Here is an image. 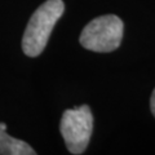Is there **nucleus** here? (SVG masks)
<instances>
[{
  "mask_svg": "<svg viewBox=\"0 0 155 155\" xmlns=\"http://www.w3.org/2000/svg\"><path fill=\"white\" fill-rule=\"evenodd\" d=\"M65 11L62 0H47L28 21L22 38V51L28 57H38L44 51L53 27Z\"/></svg>",
  "mask_w": 155,
  "mask_h": 155,
  "instance_id": "obj_1",
  "label": "nucleus"
},
{
  "mask_svg": "<svg viewBox=\"0 0 155 155\" xmlns=\"http://www.w3.org/2000/svg\"><path fill=\"white\" fill-rule=\"evenodd\" d=\"M150 109H151V113L155 116V89L153 91V94H151V98H150Z\"/></svg>",
  "mask_w": 155,
  "mask_h": 155,
  "instance_id": "obj_5",
  "label": "nucleus"
},
{
  "mask_svg": "<svg viewBox=\"0 0 155 155\" xmlns=\"http://www.w3.org/2000/svg\"><path fill=\"white\" fill-rule=\"evenodd\" d=\"M61 134L71 154H83L93 132V115L89 106L83 105L66 110L61 118Z\"/></svg>",
  "mask_w": 155,
  "mask_h": 155,
  "instance_id": "obj_3",
  "label": "nucleus"
},
{
  "mask_svg": "<svg viewBox=\"0 0 155 155\" xmlns=\"http://www.w3.org/2000/svg\"><path fill=\"white\" fill-rule=\"evenodd\" d=\"M36 151L22 140L7 133V124L0 123V155H35Z\"/></svg>",
  "mask_w": 155,
  "mask_h": 155,
  "instance_id": "obj_4",
  "label": "nucleus"
},
{
  "mask_svg": "<svg viewBox=\"0 0 155 155\" xmlns=\"http://www.w3.org/2000/svg\"><path fill=\"white\" fill-rule=\"evenodd\" d=\"M123 30L122 19L114 14H106L92 19L83 28L79 41L81 47L92 52H113L122 43Z\"/></svg>",
  "mask_w": 155,
  "mask_h": 155,
  "instance_id": "obj_2",
  "label": "nucleus"
}]
</instances>
